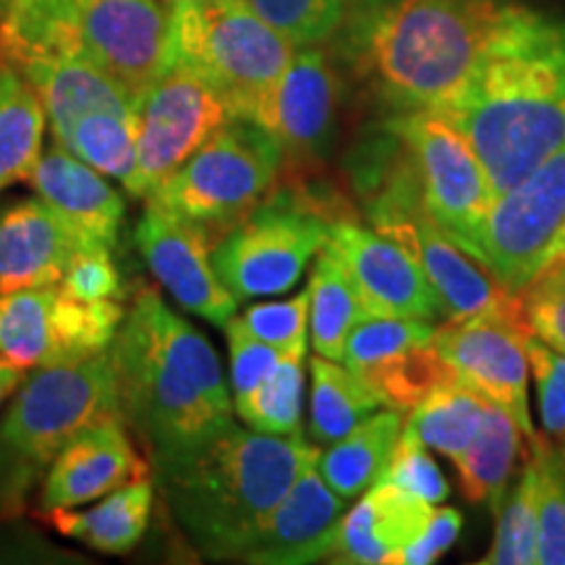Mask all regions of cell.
<instances>
[{"label": "cell", "instance_id": "6da1fadb", "mask_svg": "<svg viewBox=\"0 0 565 565\" xmlns=\"http://www.w3.org/2000/svg\"><path fill=\"white\" fill-rule=\"evenodd\" d=\"M484 166L494 196L565 145V21L513 6L475 74L435 108Z\"/></svg>", "mask_w": 565, "mask_h": 565}, {"label": "cell", "instance_id": "7a4b0ae2", "mask_svg": "<svg viewBox=\"0 0 565 565\" xmlns=\"http://www.w3.org/2000/svg\"><path fill=\"white\" fill-rule=\"evenodd\" d=\"M118 414L152 469L207 440L231 419L221 359L194 324L139 288L110 343Z\"/></svg>", "mask_w": 565, "mask_h": 565}, {"label": "cell", "instance_id": "3957f363", "mask_svg": "<svg viewBox=\"0 0 565 565\" xmlns=\"http://www.w3.org/2000/svg\"><path fill=\"white\" fill-rule=\"evenodd\" d=\"M508 0H356L341 24L345 58L398 110H435L475 74Z\"/></svg>", "mask_w": 565, "mask_h": 565}, {"label": "cell", "instance_id": "277c9868", "mask_svg": "<svg viewBox=\"0 0 565 565\" xmlns=\"http://www.w3.org/2000/svg\"><path fill=\"white\" fill-rule=\"evenodd\" d=\"M317 454L303 435H265L228 422L154 469L168 511L196 553L242 561L265 519Z\"/></svg>", "mask_w": 565, "mask_h": 565}, {"label": "cell", "instance_id": "5b68a950", "mask_svg": "<svg viewBox=\"0 0 565 565\" xmlns=\"http://www.w3.org/2000/svg\"><path fill=\"white\" fill-rule=\"evenodd\" d=\"M87 58L134 103L173 66L171 0H9L0 61Z\"/></svg>", "mask_w": 565, "mask_h": 565}, {"label": "cell", "instance_id": "8992f818", "mask_svg": "<svg viewBox=\"0 0 565 565\" xmlns=\"http://www.w3.org/2000/svg\"><path fill=\"white\" fill-rule=\"evenodd\" d=\"M113 414L118 387L110 349L34 370L0 419V511H17L63 445Z\"/></svg>", "mask_w": 565, "mask_h": 565}, {"label": "cell", "instance_id": "52a82bcc", "mask_svg": "<svg viewBox=\"0 0 565 565\" xmlns=\"http://www.w3.org/2000/svg\"><path fill=\"white\" fill-rule=\"evenodd\" d=\"M294 55V42L246 0L173 3V63L202 76L231 118H252Z\"/></svg>", "mask_w": 565, "mask_h": 565}, {"label": "cell", "instance_id": "ba28073f", "mask_svg": "<svg viewBox=\"0 0 565 565\" xmlns=\"http://www.w3.org/2000/svg\"><path fill=\"white\" fill-rule=\"evenodd\" d=\"M280 173L282 152L270 134L249 118H228L147 200L202 225L212 242H221L273 194Z\"/></svg>", "mask_w": 565, "mask_h": 565}, {"label": "cell", "instance_id": "9c48e42d", "mask_svg": "<svg viewBox=\"0 0 565 565\" xmlns=\"http://www.w3.org/2000/svg\"><path fill=\"white\" fill-rule=\"evenodd\" d=\"M343 215L351 212L282 189L225 233L212 249V265L238 301L286 294L328 244L330 223Z\"/></svg>", "mask_w": 565, "mask_h": 565}, {"label": "cell", "instance_id": "30bf717a", "mask_svg": "<svg viewBox=\"0 0 565 565\" xmlns=\"http://www.w3.org/2000/svg\"><path fill=\"white\" fill-rule=\"evenodd\" d=\"M401 145V141H398ZM404 152V147H401ZM372 179L366 217L372 228L412 254L445 307V320L471 317L511 299L484 267L477 265L424 210L419 183L406 152Z\"/></svg>", "mask_w": 565, "mask_h": 565}, {"label": "cell", "instance_id": "8fae6325", "mask_svg": "<svg viewBox=\"0 0 565 565\" xmlns=\"http://www.w3.org/2000/svg\"><path fill=\"white\" fill-rule=\"evenodd\" d=\"M565 236V145L508 192L494 196L469 257L519 294Z\"/></svg>", "mask_w": 565, "mask_h": 565}, {"label": "cell", "instance_id": "7c38bea8", "mask_svg": "<svg viewBox=\"0 0 565 565\" xmlns=\"http://www.w3.org/2000/svg\"><path fill=\"white\" fill-rule=\"evenodd\" d=\"M412 162L424 210L469 254L494 192L471 145L435 110H398L385 126Z\"/></svg>", "mask_w": 565, "mask_h": 565}, {"label": "cell", "instance_id": "4fadbf2b", "mask_svg": "<svg viewBox=\"0 0 565 565\" xmlns=\"http://www.w3.org/2000/svg\"><path fill=\"white\" fill-rule=\"evenodd\" d=\"M124 301H82L58 286L0 294V356L30 372L76 364L110 349Z\"/></svg>", "mask_w": 565, "mask_h": 565}, {"label": "cell", "instance_id": "5bb4252c", "mask_svg": "<svg viewBox=\"0 0 565 565\" xmlns=\"http://www.w3.org/2000/svg\"><path fill=\"white\" fill-rule=\"evenodd\" d=\"M529 335L534 333L526 322L519 294L487 312L443 320L433 335V345L454 366L456 377L508 412L524 435L526 456L529 448L540 440L526 398Z\"/></svg>", "mask_w": 565, "mask_h": 565}, {"label": "cell", "instance_id": "9a60e30c", "mask_svg": "<svg viewBox=\"0 0 565 565\" xmlns=\"http://www.w3.org/2000/svg\"><path fill=\"white\" fill-rule=\"evenodd\" d=\"M228 118L223 97L194 71L173 63L137 103V196L147 200Z\"/></svg>", "mask_w": 565, "mask_h": 565}, {"label": "cell", "instance_id": "2e32d148", "mask_svg": "<svg viewBox=\"0 0 565 565\" xmlns=\"http://www.w3.org/2000/svg\"><path fill=\"white\" fill-rule=\"evenodd\" d=\"M134 242L150 273L186 312L223 328L236 315L238 299L215 273L212 236L202 225L147 200Z\"/></svg>", "mask_w": 565, "mask_h": 565}, {"label": "cell", "instance_id": "e0dca14e", "mask_svg": "<svg viewBox=\"0 0 565 565\" xmlns=\"http://www.w3.org/2000/svg\"><path fill=\"white\" fill-rule=\"evenodd\" d=\"M341 84L320 47L299 51L263 97L249 121L259 124L275 139L286 162L315 166L330 150L338 116Z\"/></svg>", "mask_w": 565, "mask_h": 565}, {"label": "cell", "instance_id": "ac0fdd59", "mask_svg": "<svg viewBox=\"0 0 565 565\" xmlns=\"http://www.w3.org/2000/svg\"><path fill=\"white\" fill-rule=\"evenodd\" d=\"M328 246L351 273L366 315L408 317L435 324L445 320V307L433 282L412 254L383 233L343 215L330 223Z\"/></svg>", "mask_w": 565, "mask_h": 565}, {"label": "cell", "instance_id": "d6986e66", "mask_svg": "<svg viewBox=\"0 0 565 565\" xmlns=\"http://www.w3.org/2000/svg\"><path fill=\"white\" fill-rule=\"evenodd\" d=\"M317 456L320 450L301 466L296 482L267 515L242 555L244 563L307 565L330 555L345 515V500L322 479Z\"/></svg>", "mask_w": 565, "mask_h": 565}, {"label": "cell", "instance_id": "ffe728a7", "mask_svg": "<svg viewBox=\"0 0 565 565\" xmlns=\"http://www.w3.org/2000/svg\"><path fill=\"white\" fill-rule=\"evenodd\" d=\"M150 475L118 414L92 422L58 450L42 482V511L79 508Z\"/></svg>", "mask_w": 565, "mask_h": 565}, {"label": "cell", "instance_id": "44dd1931", "mask_svg": "<svg viewBox=\"0 0 565 565\" xmlns=\"http://www.w3.org/2000/svg\"><path fill=\"white\" fill-rule=\"evenodd\" d=\"M26 183L71 225L82 246L116 249L126 215L124 196L61 141L47 147Z\"/></svg>", "mask_w": 565, "mask_h": 565}, {"label": "cell", "instance_id": "7402d4cb", "mask_svg": "<svg viewBox=\"0 0 565 565\" xmlns=\"http://www.w3.org/2000/svg\"><path fill=\"white\" fill-rule=\"evenodd\" d=\"M82 249L71 225L51 204L21 200L0 210V294L58 286Z\"/></svg>", "mask_w": 565, "mask_h": 565}, {"label": "cell", "instance_id": "603a6c76", "mask_svg": "<svg viewBox=\"0 0 565 565\" xmlns=\"http://www.w3.org/2000/svg\"><path fill=\"white\" fill-rule=\"evenodd\" d=\"M435 505L398 484L377 482L343 515L335 545L324 561L349 565H391L408 542L424 532Z\"/></svg>", "mask_w": 565, "mask_h": 565}, {"label": "cell", "instance_id": "cb8c5ba5", "mask_svg": "<svg viewBox=\"0 0 565 565\" xmlns=\"http://www.w3.org/2000/svg\"><path fill=\"white\" fill-rule=\"evenodd\" d=\"M19 71L38 89L55 141L66 139L74 124L95 110H137V103L87 58H38L19 66Z\"/></svg>", "mask_w": 565, "mask_h": 565}, {"label": "cell", "instance_id": "d4e9b609", "mask_svg": "<svg viewBox=\"0 0 565 565\" xmlns=\"http://www.w3.org/2000/svg\"><path fill=\"white\" fill-rule=\"evenodd\" d=\"M152 503L154 479L145 475L103 494L100 503L87 511H74V508L45 511V521L58 534L82 542L95 553L126 555L139 545L150 526Z\"/></svg>", "mask_w": 565, "mask_h": 565}, {"label": "cell", "instance_id": "484cf974", "mask_svg": "<svg viewBox=\"0 0 565 565\" xmlns=\"http://www.w3.org/2000/svg\"><path fill=\"white\" fill-rule=\"evenodd\" d=\"M401 433H404L401 412L391 408V412L370 414L349 435L330 443V448L317 456V469L330 490L343 500L359 498L383 477Z\"/></svg>", "mask_w": 565, "mask_h": 565}, {"label": "cell", "instance_id": "4316f807", "mask_svg": "<svg viewBox=\"0 0 565 565\" xmlns=\"http://www.w3.org/2000/svg\"><path fill=\"white\" fill-rule=\"evenodd\" d=\"M45 121L38 89L19 68L0 61V194L38 168Z\"/></svg>", "mask_w": 565, "mask_h": 565}, {"label": "cell", "instance_id": "83f0119b", "mask_svg": "<svg viewBox=\"0 0 565 565\" xmlns=\"http://www.w3.org/2000/svg\"><path fill=\"white\" fill-rule=\"evenodd\" d=\"M526 456L524 435L515 427V422L494 406L487 404V414L475 443L450 458L461 479V492L471 503H487L492 511L503 503V494L511 482L515 456Z\"/></svg>", "mask_w": 565, "mask_h": 565}, {"label": "cell", "instance_id": "f1b7e54d", "mask_svg": "<svg viewBox=\"0 0 565 565\" xmlns=\"http://www.w3.org/2000/svg\"><path fill=\"white\" fill-rule=\"evenodd\" d=\"M364 312L362 296L351 273L328 244L317 252V265L309 278V328L317 356L343 359L345 338Z\"/></svg>", "mask_w": 565, "mask_h": 565}, {"label": "cell", "instance_id": "f546056e", "mask_svg": "<svg viewBox=\"0 0 565 565\" xmlns=\"http://www.w3.org/2000/svg\"><path fill=\"white\" fill-rule=\"evenodd\" d=\"M312 393H309V435L330 445L349 435L359 422L380 408L377 393L359 372L335 359H312Z\"/></svg>", "mask_w": 565, "mask_h": 565}, {"label": "cell", "instance_id": "4dcf8cb0", "mask_svg": "<svg viewBox=\"0 0 565 565\" xmlns=\"http://www.w3.org/2000/svg\"><path fill=\"white\" fill-rule=\"evenodd\" d=\"M487 404L490 401L482 393L456 380V383L429 395L424 404L412 408L401 435L422 443L424 448H433L437 454L454 458L475 443L484 422Z\"/></svg>", "mask_w": 565, "mask_h": 565}, {"label": "cell", "instance_id": "1f68e13d", "mask_svg": "<svg viewBox=\"0 0 565 565\" xmlns=\"http://www.w3.org/2000/svg\"><path fill=\"white\" fill-rule=\"evenodd\" d=\"M68 152L108 179L121 181L129 194L139 192L137 110H95L74 124L61 141Z\"/></svg>", "mask_w": 565, "mask_h": 565}, {"label": "cell", "instance_id": "d6a6232c", "mask_svg": "<svg viewBox=\"0 0 565 565\" xmlns=\"http://www.w3.org/2000/svg\"><path fill=\"white\" fill-rule=\"evenodd\" d=\"M359 374L377 393L380 404L401 414L412 412L429 395L458 380L454 366L445 362V356L435 349L433 341L393 353V356Z\"/></svg>", "mask_w": 565, "mask_h": 565}, {"label": "cell", "instance_id": "836d02e7", "mask_svg": "<svg viewBox=\"0 0 565 565\" xmlns=\"http://www.w3.org/2000/svg\"><path fill=\"white\" fill-rule=\"evenodd\" d=\"M303 364L307 353L286 351L263 383L233 398L236 414L246 427L280 437L301 433Z\"/></svg>", "mask_w": 565, "mask_h": 565}, {"label": "cell", "instance_id": "e575fe53", "mask_svg": "<svg viewBox=\"0 0 565 565\" xmlns=\"http://www.w3.org/2000/svg\"><path fill=\"white\" fill-rule=\"evenodd\" d=\"M498 526L484 565H532L536 563V461L529 450L524 469L498 505Z\"/></svg>", "mask_w": 565, "mask_h": 565}, {"label": "cell", "instance_id": "d590c367", "mask_svg": "<svg viewBox=\"0 0 565 565\" xmlns=\"http://www.w3.org/2000/svg\"><path fill=\"white\" fill-rule=\"evenodd\" d=\"M536 461V563L565 565V463L550 437L532 448Z\"/></svg>", "mask_w": 565, "mask_h": 565}, {"label": "cell", "instance_id": "8d00e7d4", "mask_svg": "<svg viewBox=\"0 0 565 565\" xmlns=\"http://www.w3.org/2000/svg\"><path fill=\"white\" fill-rule=\"evenodd\" d=\"M435 322L408 320V317H374L366 315L353 324L345 338L341 362L353 372H366L393 353L429 343L435 335Z\"/></svg>", "mask_w": 565, "mask_h": 565}, {"label": "cell", "instance_id": "74e56055", "mask_svg": "<svg viewBox=\"0 0 565 565\" xmlns=\"http://www.w3.org/2000/svg\"><path fill=\"white\" fill-rule=\"evenodd\" d=\"M246 6L294 45L307 47L333 38L356 0H246Z\"/></svg>", "mask_w": 565, "mask_h": 565}, {"label": "cell", "instance_id": "f35d334b", "mask_svg": "<svg viewBox=\"0 0 565 565\" xmlns=\"http://www.w3.org/2000/svg\"><path fill=\"white\" fill-rule=\"evenodd\" d=\"M532 333L565 353V254H553L519 291Z\"/></svg>", "mask_w": 565, "mask_h": 565}, {"label": "cell", "instance_id": "ab89813d", "mask_svg": "<svg viewBox=\"0 0 565 565\" xmlns=\"http://www.w3.org/2000/svg\"><path fill=\"white\" fill-rule=\"evenodd\" d=\"M236 317V315H233ZM238 324L278 351L307 353L309 345V288L286 301L254 303L236 317Z\"/></svg>", "mask_w": 565, "mask_h": 565}, {"label": "cell", "instance_id": "60d3db41", "mask_svg": "<svg viewBox=\"0 0 565 565\" xmlns=\"http://www.w3.org/2000/svg\"><path fill=\"white\" fill-rule=\"evenodd\" d=\"M529 372L534 377L542 427L553 443L565 440V353L550 349L536 335L526 338Z\"/></svg>", "mask_w": 565, "mask_h": 565}, {"label": "cell", "instance_id": "b9f144b4", "mask_svg": "<svg viewBox=\"0 0 565 565\" xmlns=\"http://www.w3.org/2000/svg\"><path fill=\"white\" fill-rule=\"evenodd\" d=\"M377 482H391L398 484L401 490L416 494V498L427 500V503L440 505L448 498L450 484L443 477L440 466L435 463V458L427 454L422 443L412 440V437L401 435L398 445H395L391 463L383 471V477Z\"/></svg>", "mask_w": 565, "mask_h": 565}, {"label": "cell", "instance_id": "7bdbcfd3", "mask_svg": "<svg viewBox=\"0 0 565 565\" xmlns=\"http://www.w3.org/2000/svg\"><path fill=\"white\" fill-rule=\"evenodd\" d=\"M61 288L82 301H124V280L113 263V249L82 246L63 273Z\"/></svg>", "mask_w": 565, "mask_h": 565}, {"label": "cell", "instance_id": "ee69618b", "mask_svg": "<svg viewBox=\"0 0 565 565\" xmlns=\"http://www.w3.org/2000/svg\"><path fill=\"white\" fill-rule=\"evenodd\" d=\"M225 333H228L231 345V387L233 398H236V395L249 393L263 383L286 351H278L275 345L246 333L236 317L225 322Z\"/></svg>", "mask_w": 565, "mask_h": 565}, {"label": "cell", "instance_id": "f6af8a7d", "mask_svg": "<svg viewBox=\"0 0 565 565\" xmlns=\"http://www.w3.org/2000/svg\"><path fill=\"white\" fill-rule=\"evenodd\" d=\"M461 526H463V515L458 513L456 508H435L433 519H429V524L424 526V532L416 536V540L408 542V545L393 557L391 565L435 563L437 557H443L450 547H454Z\"/></svg>", "mask_w": 565, "mask_h": 565}, {"label": "cell", "instance_id": "bcb514c9", "mask_svg": "<svg viewBox=\"0 0 565 565\" xmlns=\"http://www.w3.org/2000/svg\"><path fill=\"white\" fill-rule=\"evenodd\" d=\"M24 370H19L17 364H11L9 359L0 356V406L6 404V398H11L19 391V385L24 383Z\"/></svg>", "mask_w": 565, "mask_h": 565}, {"label": "cell", "instance_id": "7dc6e473", "mask_svg": "<svg viewBox=\"0 0 565 565\" xmlns=\"http://www.w3.org/2000/svg\"><path fill=\"white\" fill-rule=\"evenodd\" d=\"M553 445L557 448V456H561L563 463H565V440L563 443H553Z\"/></svg>", "mask_w": 565, "mask_h": 565}, {"label": "cell", "instance_id": "c3c4849f", "mask_svg": "<svg viewBox=\"0 0 565 565\" xmlns=\"http://www.w3.org/2000/svg\"><path fill=\"white\" fill-rule=\"evenodd\" d=\"M555 254H565V236H563V242H561V246H557Z\"/></svg>", "mask_w": 565, "mask_h": 565}, {"label": "cell", "instance_id": "681fc988", "mask_svg": "<svg viewBox=\"0 0 565 565\" xmlns=\"http://www.w3.org/2000/svg\"><path fill=\"white\" fill-rule=\"evenodd\" d=\"M171 3H189V0H171Z\"/></svg>", "mask_w": 565, "mask_h": 565}]
</instances>
